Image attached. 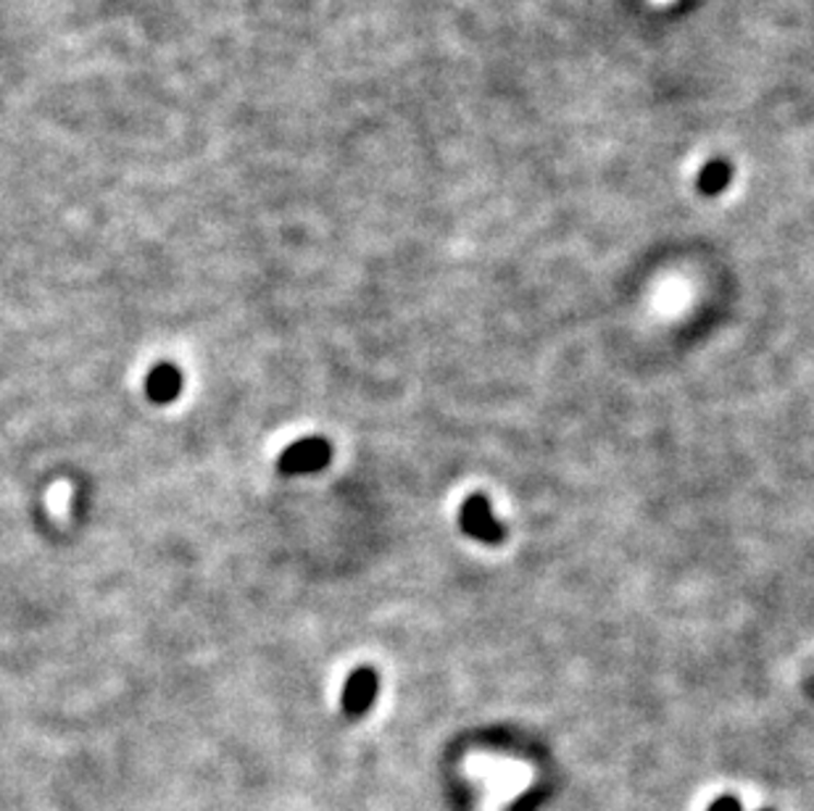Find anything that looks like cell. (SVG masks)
<instances>
[{
  "label": "cell",
  "instance_id": "2",
  "mask_svg": "<svg viewBox=\"0 0 814 811\" xmlns=\"http://www.w3.org/2000/svg\"><path fill=\"white\" fill-rule=\"evenodd\" d=\"M332 458L330 443L322 438H304L293 443L291 449L282 453L280 469L285 475H311V472L325 469Z\"/></svg>",
  "mask_w": 814,
  "mask_h": 811
},
{
  "label": "cell",
  "instance_id": "5",
  "mask_svg": "<svg viewBox=\"0 0 814 811\" xmlns=\"http://www.w3.org/2000/svg\"><path fill=\"white\" fill-rule=\"evenodd\" d=\"M709 811H743V809H741V801H739V798L722 796V798H717L715 803H711Z\"/></svg>",
  "mask_w": 814,
  "mask_h": 811
},
{
  "label": "cell",
  "instance_id": "1",
  "mask_svg": "<svg viewBox=\"0 0 814 811\" xmlns=\"http://www.w3.org/2000/svg\"><path fill=\"white\" fill-rule=\"evenodd\" d=\"M459 527L464 529V535L480 542H488V546H498L506 538V527L493 516V509L485 496H470L461 503Z\"/></svg>",
  "mask_w": 814,
  "mask_h": 811
},
{
  "label": "cell",
  "instance_id": "3",
  "mask_svg": "<svg viewBox=\"0 0 814 811\" xmlns=\"http://www.w3.org/2000/svg\"><path fill=\"white\" fill-rule=\"evenodd\" d=\"M377 691H380V677H377L375 669L362 667L356 672L349 675L343 688V712L349 717H362L367 714L371 704H375Z\"/></svg>",
  "mask_w": 814,
  "mask_h": 811
},
{
  "label": "cell",
  "instance_id": "4",
  "mask_svg": "<svg viewBox=\"0 0 814 811\" xmlns=\"http://www.w3.org/2000/svg\"><path fill=\"white\" fill-rule=\"evenodd\" d=\"M145 393L156 404H169L182 393V372L175 363H158L156 369H151L149 380H145Z\"/></svg>",
  "mask_w": 814,
  "mask_h": 811
}]
</instances>
